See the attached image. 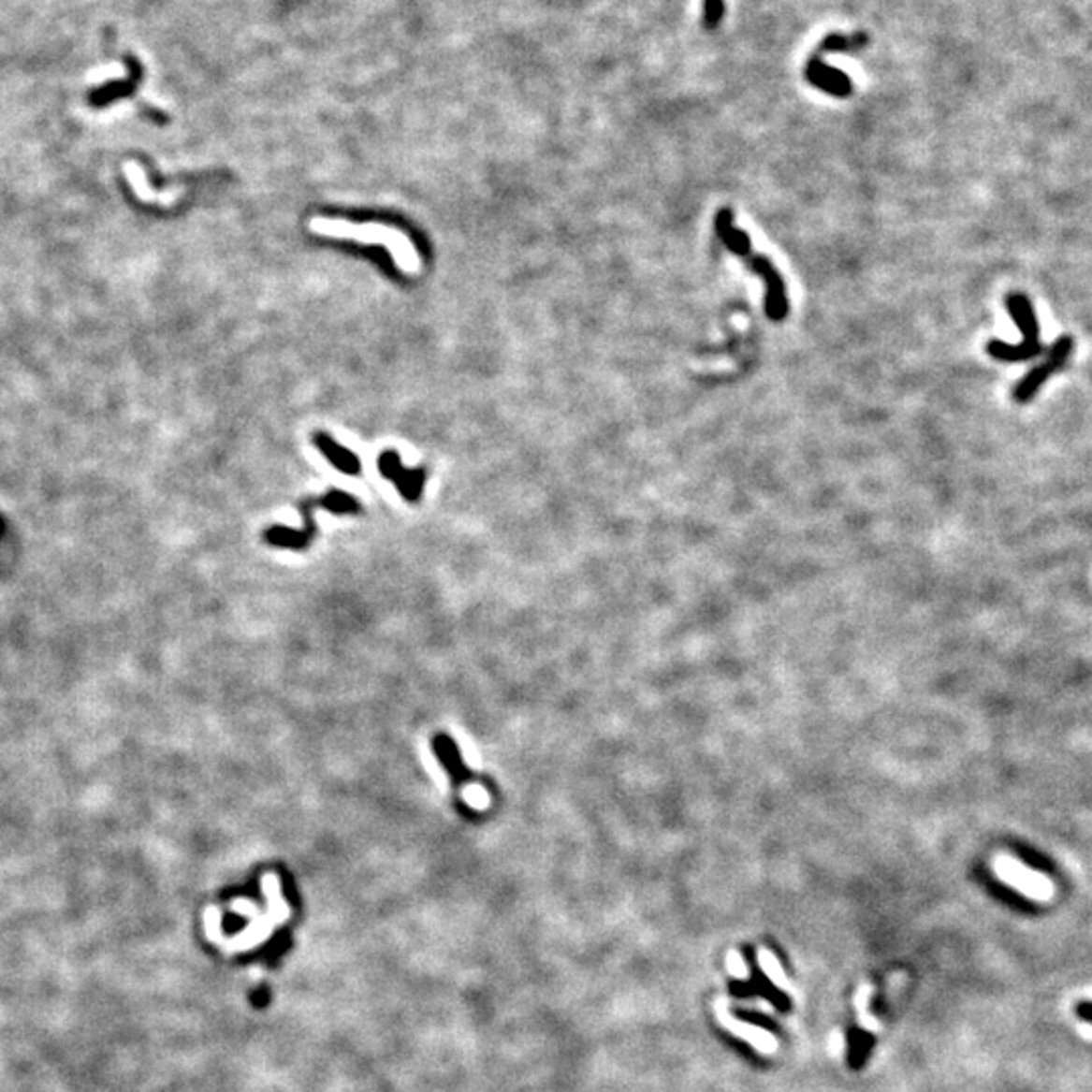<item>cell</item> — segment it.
Instances as JSON below:
<instances>
[{
  "label": "cell",
  "instance_id": "cell-12",
  "mask_svg": "<svg viewBox=\"0 0 1092 1092\" xmlns=\"http://www.w3.org/2000/svg\"><path fill=\"white\" fill-rule=\"evenodd\" d=\"M868 43V35L858 33V35H827L825 39L822 41V45L818 47L820 55H827V53H844V51H858V49L866 47Z\"/></svg>",
  "mask_w": 1092,
  "mask_h": 1092
},
{
  "label": "cell",
  "instance_id": "cell-13",
  "mask_svg": "<svg viewBox=\"0 0 1092 1092\" xmlns=\"http://www.w3.org/2000/svg\"><path fill=\"white\" fill-rule=\"evenodd\" d=\"M726 971L731 973L735 979H740V982H747V979L750 977L747 959L740 955L736 949L726 953Z\"/></svg>",
  "mask_w": 1092,
  "mask_h": 1092
},
{
  "label": "cell",
  "instance_id": "cell-9",
  "mask_svg": "<svg viewBox=\"0 0 1092 1092\" xmlns=\"http://www.w3.org/2000/svg\"><path fill=\"white\" fill-rule=\"evenodd\" d=\"M316 445L320 447L322 454L334 463L336 468H341L346 473H358L360 472V461H358V458H355L353 454H350L348 449H344L341 445H336L328 435L318 433L316 435Z\"/></svg>",
  "mask_w": 1092,
  "mask_h": 1092
},
{
  "label": "cell",
  "instance_id": "cell-4",
  "mask_svg": "<svg viewBox=\"0 0 1092 1092\" xmlns=\"http://www.w3.org/2000/svg\"><path fill=\"white\" fill-rule=\"evenodd\" d=\"M1072 350H1074V338L1072 336L1058 338V341L1054 342V346L1050 348V355L1046 357V360L1038 364V367H1034L1018 385H1015V388H1013L1015 403H1027V400H1032L1040 388L1044 386V383L1050 379V376L1056 374L1064 367L1066 360L1070 358Z\"/></svg>",
  "mask_w": 1092,
  "mask_h": 1092
},
{
  "label": "cell",
  "instance_id": "cell-5",
  "mask_svg": "<svg viewBox=\"0 0 1092 1092\" xmlns=\"http://www.w3.org/2000/svg\"><path fill=\"white\" fill-rule=\"evenodd\" d=\"M994 872L999 881H1003L1015 890H1020V893H1024L1026 896H1030V898L1046 900L1054 893V888L1046 876L1026 868V864L1013 860L1010 856H996Z\"/></svg>",
  "mask_w": 1092,
  "mask_h": 1092
},
{
  "label": "cell",
  "instance_id": "cell-15",
  "mask_svg": "<svg viewBox=\"0 0 1092 1092\" xmlns=\"http://www.w3.org/2000/svg\"><path fill=\"white\" fill-rule=\"evenodd\" d=\"M846 1048H848V1044H846L844 1034L839 1032V1030L832 1032V1036H830V1054H832V1056L834 1058H844L846 1056Z\"/></svg>",
  "mask_w": 1092,
  "mask_h": 1092
},
{
  "label": "cell",
  "instance_id": "cell-2",
  "mask_svg": "<svg viewBox=\"0 0 1092 1092\" xmlns=\"http://www.w3.org/2000/svg\"><path fill=\"white\" fill-rule=\"evenodd\" d=\"M310 229L313 233H320L326 237H342V240H355L362 243H383L391 249V255L397 266L407 273H419L421 261L415 254V247L407 240L403 233H399L391 227H383V225H350L346 221H330L316 217L312 219Z\"/></svg>",
  "mask_w": 1092,
  "mask_h": 1092
},
{
  "label": "cell",
  "instance_id": "cell-1",
  "mask_svg": "<svg viewBox=\"0 0 1092 1092\" xmlns=\"http://www.w3.org/2000/svg\"><path fill=\"white\" fill-rule=\"evenodd\" d=\"M714 229H717V235H719V240L722 241V245L728 251H733V254L738 255L743 261H747L750 271H755L759 278H763V282L767 284V294H764V313H767L769 320H773V322L785 320V316L789 313V302H787L783 278L767 257L752 254L749 235L735 227L731 209L719 211L717 219H714Z\"/></svg>",
  "mask_w": 1092,
  "mask_h": 1092
},
{
  "label": "cell",
  "instance_id": "cell-10",
  "mask_svg": "<svg viewBox=\"0 0 1092 1092\" xmlns=\"http://www.w3.org/2000/svg\"><path fill=\"white\" fill-rule=\"evenodd\" d=\"M757 963H759V969L767 975V979L777 989H783V991H787V994H794V985H791L781 961L777 959L773 951H769L767 947H759L757 949Z\"/></svg>",
  "mask_w": 1092,
  "mask_h": 1092
},
{
  "label": "cell",
  "instance_id": "cell-16",
  "mask_svg": "<svg viewBox=\"0 0 1092 1092\" xmlns=\"http://www.w3.org/2000/svg\"><path fill=\"white\" fill-rule=\"evenodd\" d=\"M728 1001H731V999H728ZM731 1003H736V1006L747 1008V1010H759V1012L769 1013V1015L775 1012V1008L771 1006V1003L767 999H757V1001H743V999H738V1001H731Z\"/></svg>",
  "mask_w": 1092,
  "mask_h": 1092
},
{
  "label": "cell",
  "instance_id": "cell-3",
  "mask_svg": "<svg viewBox=\"0 0 1092 1092\" xmlns=\"http://www.w3.org/2000/svg\"><path fill=\"white\" fill-rule=\"evenodd\" d=\"M1006 304L1015 326H1018L1020 332L1024 334V342L1008 344L1001 341H991L987 344V355L1001 362H1022L1041 355L1044 346L1040 342V324L1030 298L1026 294H1010Z\"/></svg>",
  "mask_w": 1092,
  "mask_h": 1092
},
{
  "label": "cell",
  "instance_id": "cell-11",
  "mask_svg": "<svg viewBox=\"0 0 1092 1092\" xmlns=\"http://www.w3.org/2000/svg\"><path fill=\"white\" fill-rule=\"evenodd\" d=\"M874 996V985L872 983H862L856 991V996H853V1006H856V1018L858 1024L864 1027L866 1032H881V1020L874 1018L870 1013V999Z\"/></svg>",
  "mask_w": 1092,
  "mask_h": 1092
},
{
  "label": "cell",
  "instance_id": "cell-7",
  "mask_svg": "<svg viewBox=\"0 0 1092 1092\" xmlns=\"http://www.w3.org/2000/svg\"><path fill=\"white\" fill-rule=\"evenodd\" d=\"M806 80L813 85L818 87L820 92H825L827 95H834V97H848L852 95V80L848 75L837 69L827 66V63L822 59V55L813 53L811 59L808 61L806 66Z\"/></svg>",
  "mask_w": 1092,
  "mask_h": 1092
},
{
  "label": "cell",
  "instance_id": "cell-17",
  "mask_svg": "<svg viewBox=\"0 0 1092 1092\" xmlns=\"http://www.w3.org/2000/svg\"><path fill=\"white\" fill-rule=\"evenodd\" d=\"M1081 1015L1083 1018L1092 1020V1006H1081Z\"/></svg>",
  "mask_w": 1092,
  "mask_h": 1092
},
{
  "label": "cell",
  "instance_id": "cell-8",
  "mask_svg": "<svg viewBox=\"0 0 1092 1092\" xmlns=\"http://www.w3.org/2000/svg\"><path fill=\"white\" fill-rule=\"evenodd\" d=\"M381 472L386 475L388 480H393L397 484V488L403 492V496L411 502H415L421 496V489H423V473L421 472H407L403 470L399 461L397 454H385L381 458L379 463Z\"/></svg>",
  "mask_w": 1092,
  "mask_h": 1092
},
{
  "label": "cell",
  "instance_id": "cell-14",
  "mask_svg": "<svg viewBox=\"0 0 1092 1092\" xmlns=\"http://www.w3.org/2000/svg\"><path fill=\"white\" fill-rule=\"evenodd\" d=\"M724 0H705V29H717L724 17Z\"/></svg>",
  "mask_w": 1092,
  "mask_h": 1092
},
{
  "label": "cell",
  "instance_id": "cell-6",
  "mask_svg": "<svg viewBox=\"0 0 1092 1092\" xmlns=\"http://www.w3.org/2000/svg\"><path fill=\"white\" fill-rule=\"evenodd\" d=\"M728 1003L726 999H719L717 1003V1018L721 1022V1026L728 1034H733L738 1040H745L749 1044L755 1048L759 1054H764V1056H771V1054H777L779 1050V1040H777L771 1032L764 1030L761 1026L755 1024H749L743 1020H736L735 1015L728 1012Z\"/></svg>",
  "mask_w": 1092,
  "mask_h": 1092
}]
</instances>
